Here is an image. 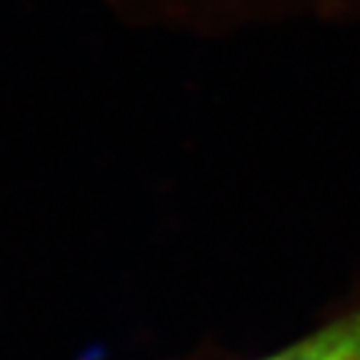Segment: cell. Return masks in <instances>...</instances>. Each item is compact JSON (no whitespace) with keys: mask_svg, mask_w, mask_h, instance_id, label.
<instances>
[{"mask_svg":"<svg viewBox=\"0 0 360 360\" xmlns=\"http://www.w3.org/2000/svg\"><path fill=\"white\" fill-rule=\"evenodd\" d=\"M263 360H360V308Z\"/></svg>","mask_w":360,"mask_h":360,"instance_id":"cell-1","label":"cell"}]
</instances>
